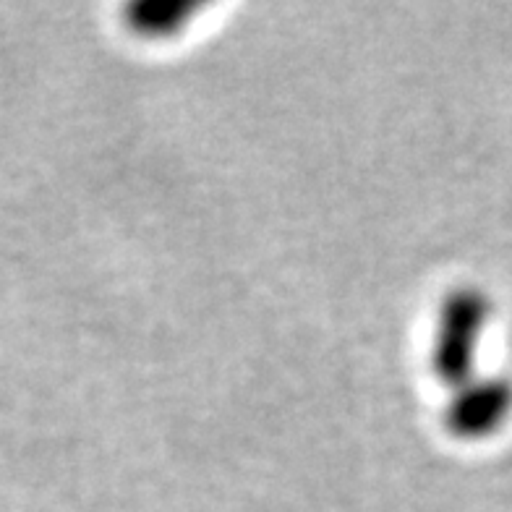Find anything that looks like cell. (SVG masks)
<instances>
[{"mask_svg": "<svg viewBox=\"0 0 512 512\" xmlns=\"http://www.w3.org/2000/svg\"><path fill=\"white\" fill-rule=\"evenodd\" d=\"M492 317L489 296L479 288H455L442 301L434 330L432 364L437 377L450 387L473 379L476 351Z\"/></svg>", "mask_w": 512, "mask_h": 512, "instance_id": "1", "label": "cell"}, {"mask_svg": "<svg viewBox=\"0 0 512 512\" xmlns=\"http://www.w3.org/2000/svg\"><path fill=\"white\" fill-rule=\"evenodd\" d=\"M196 11L191 0H136L126 6V24L144 37H168L181 32Z\"/></svg>", "mask_w": 512, "mask_h": 512, "instance_id": "3", "label": "cell"}, {"mask_svg": "<svg viewBox=\"0 0 512 512\" xmlns=\"http://www.w3.org/2000/svg\"><path fill=\"white\" fill-rule=\"evenodd\" d=\"M512 413V382L502 377L471 379L458 387L445 413V424L455 437L481 439L505 426Z\"/></svg>", "mask_w": 512, "mask_h": 512, "instance_id": "2", "label": "cell"}]
</instances>
